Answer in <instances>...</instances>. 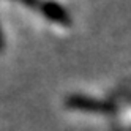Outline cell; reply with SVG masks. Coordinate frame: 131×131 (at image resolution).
<instances>
[{"mask_svg": "<svg viewBox=\"0 0 131 131\" xmlns=\"http://www.w3.org/2000/svg\"><path fill=\"white\" fill-rule=\"evenodd\" d=\"M43 13L46 14V17L55 21V22H60V24H68L70 22V17L68 13L63 10V8L54 2H46L43 5Z\"/></svg>", "mask_w": 131, "mask_h": 131, "instance_id": "6da1fadb", "label": "cell"}, {"mask_svg": "<svg viewBox=\"0 0 131 131\" xmlns=\"http://www.w3.org/2000/svg\"><path fill=\"white\" fill-rule=\"evenodd\" d=\"M2 46H3V41H2V33H0V49H2Z\"/></svg>", "mask_w": 131, "mask_h": 131, "instance_id": "7a4b0ae2", "label": "cell"}]
</instances>
